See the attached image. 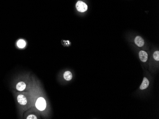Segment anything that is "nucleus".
<instances>
[{"instance_id": "423d86ee", "label": "nucleus", "mask_w": 159, "mask_h": 119, "mask_svg": "<svg viewBox=\"0 0 159 119\" xmlns=\"http://www.w3.org/2000/svg\"><path fill=\"white\" fill-rule=\"evenodd\" d=\"M139 57L142 62H146L148 59V54L145 51H141L139 52Z\"/></svg>"}, {"instance_id": "9b49d317", "label": "nucleus", "mask_w": 159, "mask_h": 119, "mask_svg": "<svg viewBox=\"0 0 159 119\" xmlns=\"http://www.w3.org/2000/svg\"><path fill=\"white\" fill-rule=\"evenodd\" d=\"M153 57H154L155 60H157V61H159V51H156L154 52L153 54Z\"/></svg>"}, {"instance_id": "39448f33", "label": "nucleus", "mask_w": 159, "mask_h": 119, "mask_svg": "<svg viewBox=\"0 0 159 119\" xmlns=\"http://www.w3.org/2000/svg\"><path fill=\"white\" fill-rule=\"evenodd\" d=\"M76 7L78 11L79 12H84L86 11L88 9V6L84 2L82 1H78L76 4Z\"/></svg>"}, {"instance_id": "1a4fd4ad", "label": "nucleus", "mask_w": 159, "mask_h": 119, "mask_svg": "<svg viewBox=\"0 0 159 119\" xmlns=\"http://www.w3.org/2000/svg\"><path fill=\"white\" fill-rule=\"evenodd\" d=\"M63 78L66 80L69 81L71 80V79H73V74L69 71H67L63 74Z\"/></svg>"}, {"instance_id": "6e6552de", "label": "nucleus", "mask_w": 159, "mask_h": 119, "mask_svg": "<svg viewBox=\"0 0 159 119\" xmlns=\"http://www.w3.org/2000/svg\"><path fill=\"white\" fill-rule=\"evenodd\" d=\"M149 85V81L146 78H144L143 80V82H142L141 86H140V89L141 90L145 89L147 88Z\"/></svg>"}, {"instance_id": "9d476101", "label": "nucleus", "mask_w": 159, "mask_h": 119, "mask_svg": "<svg viewBox=\"0 0 159 119\" xmlns=\"http://www.w3.org/2000/svg\"><path fill=\"white\" fill-rule=\"evenodd\" d=\"M26 45V43L25 40L20 39L17 42V46L20 49H23L25 47Z\"/></svg>"}, {"instance_id": "20e7f679", "label": "nucleus", "mask_w": 159, "mask_h": 119, "mask_svg": "<svg viewBox=\"0 0 159 119\" xmlns=\"http://www.w3.org/2000/svg\"><path fill=\"white\" fill-rule=\"evenodd\" d=\"M23 118L25 119H39L41 118V115L31 108L25 112Z\"/></svg>"}, {"instance_id": "7ed1b4c3", "label": "nucleus", "mask_w": 159, "mask_h": 119, "mask_svg": "<svg viewBox=\"0 0 159 119\" xmlns=\"http://www.w3.org/2000/svg\"><path fill=\"white\" fill-rule=\"evenodd\" d=\"M34 75L30 73L20 74L11 83L12 90L16 92H29L34 82Z\"/></svg>"}, {"instance_id": "f257e3e1", "label": "nucleus", "mask_w": 159, "mask_h": 119, "mask_svg": "<svg viewBox=\"0 0 159 119\" xmlns=\"http://www.w3.org/2000/svg\"><path fill=\"white\" fill-rule=\"evenodd\" d=\"M32 96V108L41 116L46 118L48 112V103L40 81L34 76L33 86L30 91Z\"/></svg>"}, {"instance_id": "f03ea898", "label": "nucleus", "mask_w": 159, "mask_h": 119, "mask_svg": "<svg viewBox=\"0 0 159 119\" xmlns=\"http://www.w3.org/2000/svg\"><path fill=\"white\" fill-rule=\"evenodd\" d=\"M16 104L17 107L18 113L20 118H23L26 111L32 108V96L29 92H20L12 90Z\"/></svg>"}, {"instance_id": "0eeeda50", "label": "nucleus", "mask_w": 159, "mask_h": 119, "mask_svg": "<svg viewBox=\"0 0 159 119\" xmlns=\"http://www.w3.org/2000/svg\"><path fill=\"white\" fill-rule=\"evenodd\" d=\"M135 43L139 47H142L144 44V41L143 40V38L140 36H137L136 37L134 40Z\"/></svg>"}]
</instances>
